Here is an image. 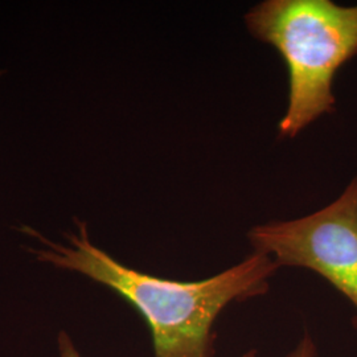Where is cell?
Segmentation results:
<instances>
[{"label":"cell","instance_id":"cell-5","mask_svg":"<svg viewBox=\"0 0 357 357\" xmlns=\"http://www.w3.org/2000/svg\"><path fill=\"white\" fill-rule=\"evenodd\" d=\"M59 351L60 357H81L79 352L77 351L76 345L66 332H61L59 335Z\"/></svg>","mask_w":357,"mask_h":357},{"label":"cell","instance_id":"cell-7","mask_svg":"<svg viewBox=\"0 0 357 357\" xmlns=\"http://www.w3.org/2000/svg\"><path fill=\"white\" fill-rule=\"evenodd\" d=\"M3 73H4V72H1V70H0V78H1V76H3Z\"/></svg>","mask_w":357,"mask_h":357},{"label":"cell","instance_id":"cell-6","mask_svg":"<svg viewBox=\"0 0 357 357\" xmlns=\"http://www.w3.org/2000/svg\"><path fill=\"white\" fill-rule=\"evenodd\" d=\"M257 355H258L257 349H255V348H252V349L246 351V352H245V354H243V356L241 357H257Z\"/></svg>","mask_w":357,"mask_h":357},{"label":"cell","instance_id":"cell-4","mask_svg":"<svg viewBox=\"0 0 357 357\" xmlns=\"http://www.w3.org/2000/svg\"><path fill=\"white\" fill-rule=\"evenodd\" d=\"M317 354H318L317 345L314 343L312 337L306 333L286 357H317Z\"/></svg>","mask_w":357,"mask_h":357},{"label":"cell","instance_id":"cell-2","mask_svg":"<svg viewBox=\"0 0 357 357\" xmlns=\"http://www.w3.org/2000/svg\"><path fill=\"white\" fill-rule=\"evenodd\" d=\"M255 38L281 53L289 70V106L280 134L296 137L335 110L333 78L357 54V6L332 0H266L245 15Z\"/></svg>","mask_w":357,"mask_h":357},{"label":"cell","instance_id":"cell-1","mask_svg":"<svg viewBox=\"0 0 357 357\" xmlns=\"http://www.w3.org/2000/svg\"><path fill=\"white\" fill-rule=\"evenodd\" d=\"M76 224L66 243H53L24 227L40 243L32 253L40 262L106 286L135 307L153 335V357H216L213 327L218 315L233 302L268 293V281L280 268L271 257L253 252L203 281L165 280L118 262L90 241L86 222Z\"/></svg>","mask_w":357,"mask_h":357},{"label":"cell","instance_id":"cell-3","mask_svg":"<svg viewBox=\"0 0 357 357\" xmlns=\"http://www.w3.org/2000/svg\"><path fill=\"white\" fill-rule=\"evenodd\" d=\"M255 252L281 266L319 274L355 307L357 330V176L330 205L310 216L273 221L249 231Z\"/></svg>","mask_w":357,"mask_h":357}]
</instances>
